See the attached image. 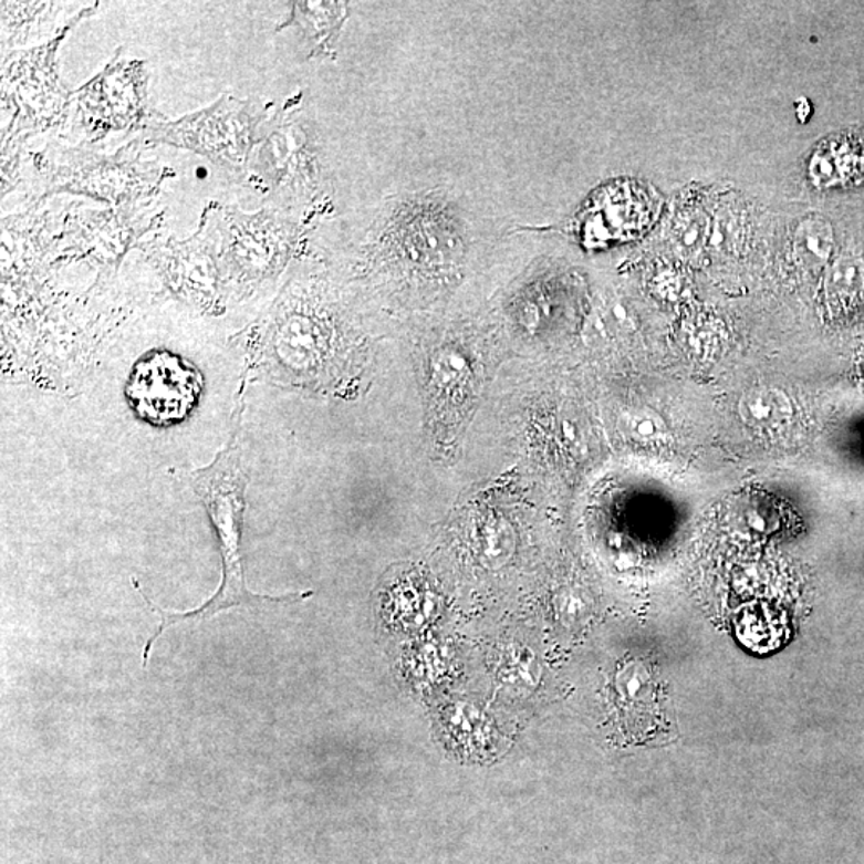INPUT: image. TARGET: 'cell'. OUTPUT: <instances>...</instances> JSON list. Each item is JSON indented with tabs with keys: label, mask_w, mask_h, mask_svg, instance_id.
Segmentation results:
<instances>
[{
	"label": "cell",
	"mask_w": 864,
	"mask_h": 864,
	"mask_svg": "<svg viewBox=\"0 0 864 864\" xmlns=\"http://www.w3.org/2000/svg\"><path fill=\"white\" fill-rule=\"evenodd\" d=\"M629 429L637 439L654 440L665 436L666 425L655 412L641 410L631 415Z\"/></svg>",
	"instance_id": "6"
},
{
	"label": "cell",
	"mask_w": 864,
	"mask_h": 864,
	"mask_svg": "<svg viewBox=\"0 0 864 864\" xmlns=\"http://www.w3.org/2000/svg\"><path fill=\"white\" fill-rule=\"evenodd\" d=\"M243 405L236 410V426L232 429L231 440L228 446L217 455L209 466L196 469L191 475V483L197 497L202 500L204 507L209 511L211 522L220 538L221 558H223V580L220 587L210 601L191 612H167L154 607L148 597L143 594L138 582L134 580V586L146 598V604L154 612L163 616L159 629L154 634L145 648H143V666L148 665L149 652L154 642L168 626L186 620H204L229 611L235 607H253L264 602H295L313 596L308 593L290 594V596L271 597L254 594L247 587L243 575L242 555H240V537H242L243 511H246V490L249 486V477L243 472L242 458H240L239 436L240 421H242Z\"/></svg>",
	"instance_id": "1"
},
{
	"label": "cell",
	"mask_w": 864,
	"mask_h": 864,
	"mask_svg": "<svg viewBox=\"0 0 864 864\" xmlns=\"http://www.w3.org/2000/svg\"><path fill=\"white\" fill-rule=\"evenodd\" d=\"M448 365L455 371H462L466 367V358L461 357L460 354H451L448 356Z\"/></svg>",
	"instance_id": "7"
},
{
	"label": "cell",
	"mask_w": 864,
	"mask_h": 864,
	"mask_svg": "<svg viewBox=\"0 0 864 864\" xmlns=\"http://www.w3.org/2000/svg\"><path fill=\"white\" fill-rule=\"evenodd\" d=\"M738 414L751 428H772L791 419L794 408L784 391L758 388L743 394L738 403Z\"/></svg>",
	"instance_id": "3"
},
{
	"label": "cell",
	"mask_w": 864,
	"mask_h": 864,
	"mask_svg": "<svg viewBox=\"0 0 864 864\" xmlns=\"http://www.w3.org/2000/svg\"><path fill=\"white\" fill-rule=\"evenodd\" d=\"M127 393L136 414L156 425H171L195 407L200 376L175 354L153 351L135 365Z\"/></svg>",
	"instance_id": "2"
},
{
	"label": "cell",
	"mask_w": 864,
	"mask_h": 864,
	"mask_svg": "<svg viewBox=\"0 0 864 864\" xmlns=\"http://www.w3.org/2000/svg\"><path fill=\"white\" fill-rule=\"evenodd\" d=\"M863 282V268L856 260H839L830 272L831 290L842 296L858 292Z\"/></svg>",
	"instance_id": "5"
},
{
	"label": "cell",
	"mask_w": 864,
	"mask_h": 864,
	"mask_svg": "<svg viewBox=\"0 0 864 864\" xmlns=\"http://www.w3.org/2000/svg\"><path fill=\"white\" fill-rule=\"evenodd\" d=\"M564 429H565V436L569 437V439H575V433H573L575 431V429H573V426L572 428H570L569 423L565 421Z\"/></svg>",
	"instance_id": "8"
},
{
	"label": "cell",
	"mask_w": 864,
	"mask_h": 864,
	"mask_svg": "<svg viewBox=\"0 0 864 864\" xmlns=\"http://www.w3.org/2000/svg\"><path fill=\"white\" fill-rule=\"evenodd\" d=\"M794 249L805 263H826L834 249L833 226L821 217L806 218L795 231Z\"/></svg>",
	"instance_id": "4"
}]
</instances>
